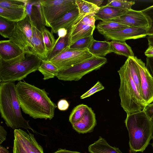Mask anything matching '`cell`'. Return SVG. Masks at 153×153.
Returning a JSON list of instances; mask_svg holds the SVG:
<instances>
[{
  "instance_id": "12",
  "label": "cell",
  "mask_w": 153,
  "mask_h": 153,
  "mask_svg": "<svg viewBox=\"0 0 153 153\" xmlns=\"http://www.w3.org/2000/svg\"><path fill=\"white\" fill-rule=\"evenodd\" d=\"M137 62L140 77L141 96L147 105L153 102V78L145 63L137 58Z\"/></svg>"
},
{
  "instance_id": "4",
  "label": "cell",
  "mask_w": 153,
  "mask_h": 153,
  "mask_svg": "<svg viewBox=\"0 0 153 153\" xmlns=\"http://www.w3.org/2000/svg\"><path fill=\"white\" fill-rule=\"evenodd\" d=\"M42 61L31 52H24L8 61L0 59V82L21 81L29 74L38 70Z\"/></svg>"
},
{
  "instance_id": "7",
  "label": "cell",
  "mask_w": 153,
  "mask_h": 153,
  "mask_svg": "<svg viewBox=\"0 0 153 153\" xmlns=\"http://www.w3.org/2000/svg\"><path fill=\"white\" fill-rule=\"evenodd\" d=\"M45 26L50 25L65 13L77 7L76 0H39Z\"/></svg>"
},
{
  "instance_id": "37",
  "label": "cell",
  "mask_w": 153,
  "mask_h": 153,
  "mask_svg": "<svg viewBox=\"0 0 153 153\" xmlns=\"http://www.w3.org/2000/svg\"><path fill=\"white\" fill-rule=\"evenodd\" d=\"M104 89V87L102 84L98 81L96 83L91 89L82 95L80 97V99H84L89 97L95 93L102 90Z\"/></svg>"
},
{
  "instance_id": "29",
  "label": "cell",
  "mask_w": 153,
  "mask_h": 153,
  "mask_svg": "<svg viewBox=\"0 0 153 153\" xmlns=\"http://www.w3.org/2000/svg\"><path fill=\"white\" fill-rule=\"evenodd\" d=\"M15 22L0 16V34L5 38L11 36L15 27Z\"/></svg>"
},
{
  "instance_id": "23",
  "label": "cell",
  "mask_w": 153,
  "mask_h": 153,
  "mask_svg": "<svg viewBox=\"0 0 153 153\" xmlns=\"http://www.w3.org/2000/svg\"><path fill=\"white\" fill-rule=\"evenodd\" d=\"M110 43L111 53L127 58L134 56L131 48L125 42L112 40Z\"/></svg>"
},
{
  "instance_id": "41",
  "label": "cell",
  "mask_w": 153,
  "mask_h": 153,
  "mask_svg": "<svg viewBox=\"0 0 153 153\" xmlns=\"http://www.w3.org/2000/svg\"><path fill=\"white\" fill-rule=\"evenodd\" d=\"M146 66L153 78V57H147Z\"/></svg>"
},
{
  "instance_id": "48",
  "label": "cell",
  "mask_w": 153,
  "mask_h": 153,
  "mask_svg": "<svg viewBox=\"0 0 153 153\" xmlns=\"http://www.w3.org/2000/svg\"><path fill=\"white\" fill-rule=\"evenodd\" d=\"M148 42V45H153V35L146 37Z\"/></svg>"
},
{
  "instance_id": "19",
  "label": "cell",
  "mask_w": 153,
  "mask_h": 153,
  "mask_svg": "<svg viewBox=\"0 0 153 153\" xmlns=\"http://www.w3.org/2000/svg\"><path fill=\"white\" fill-rule=\"evenodd\" d=\"M129 10L122 9L106 5L100 7L95 14L96 20L107 21L120 16Z\"/></svg>"
},
{
  "instance_id": "22",
  "label": "cell",
  "mask_w": 153,
  "mask_h": 153,
  "mask_svg": "<svg viewBox=\"0 0 153 153\" xmlns=\"http://www.w3.org/2000/svg\"><path fill=\"white\" fill-rule=\"evenodd\" d=\"M89 52L94 56L104 57L111 53L110 42L98 41L94 39L88 48Z\"/></svg>"
},
{
  "instance_id": "51",
  "label": "cell",
  "mask_w": 153,
  "mask_h": 153,
  "mask_svg": "<svg viewBox=\"0 0 153 153\" xmlns=\"http://www.w3.org/2000/svg\"><path fill=\"white\" fill-rule=\"evenodd\" d=\"M151 120H152L153 121V117L152 118V119H151Z\"/></svg>"
},
{
  "instance_id": "21",
  "label": "cell",
  "mask_w": 153,
  "mask_h": 153,
  "mask_svg": "<svg viewBox=\"0 0 153 153\" xmlns=\"http://www.w3.org/2000/svg\"><path fill=\"white\" fill-rule=\"evenodd\" d=\"M27 16L26 7L6 8L0 7V16L11 21L18 22L25 19Z\"/></svg>"
},
{
  "instance_id": "45",
  "label": "cell",
  "mask_w": 153,
  "mask_h": 153,
  "mask_svg": "<svg viewBox=\"0 0 153 153\" xmlns=\"http://www.w3.org/2000/svg\"><path fill=\"white\" fill-rule=\"evenodd\" d=\"M68 30L65 28L59 29L58 31L59 37L62 38L65 37L68 34Z\"/></svg>"
},
{
  "instance_id": "35",
  "label": "cell",
  "mask_w": 153,
  "mask_h": 153,
  "mask_svg": "<svg viewBox=\"0 0 153 153\" xmlns=\"http://www.w3.org/2000/svg\"><path fill=\"white\" fill-rule=\"evenodd\" d=\"M27 130L28 133L25 131V134L34 153H44L42 147L37 142L34 135L30 133L27 129Z\"/></svg>"
},
{
  "instance_id": "3",
  "label": "cell",
  "mask_w": 153,
  "mask_h": 153,
  "mask_svg": "<svg viewBox=\"0 0 153 153\" xmlns=\"http://www.w3.org/2000/svg\"><path fill=\"white\" fill-rule=\"evenodd\" d=\"M125 123L128 132L130 153L143 152L153 137V121L143 110L127 115Z\"/></svg>"
},
{
  "instance_id": "28",
  "label": "cell",
  "mask_w": 153,
  "mask_h": 153,
  "mask_svg": "<svg viewBox=\"0 0 153 153\" xmlns=\"http://www.w3.org/2000/svg\"><path fill=\"white\" fill-rule=\"evenodd\" d=\"M76 3L78 9L79 15L96 13L100 7L87 1L76 0Z\"/></svg>"
},
{
  "instance_id": "43",
  "label": "cell",
  "mask_w": 153,
  "mask_h": 153,
  "mask_svg": "<svg viewBox=\"0 0 153 153\" xmlns=\"http://www.w3.org/2000/svg\"><path fill=\"white\" fill-rule=\"evenodd\" d=\"M7 132L3 127L0 126V144L6 139Z\"/></svg>"
},
{
  "instance_id": "50",
  "label": "cell",
  "mask_w": 153,
  "mask_h": 153,
  "mask_svg": "<svg viewBox=\"0 0 153 153\" xmlns=\"http://www.w3.org/2000/svg\"><path fill=\"white\" fill-rule=\"evenodd\" d=\"M152 140H153V142H152V148H153V137H152Z\"/></svg>"
},
{
  "instance_id": "8",
  "label": "cell",
  "mask_w": 153,
  "mask_h": 153,
  "mask_svg": "<svg viewBox=\"0 0 153 153\" xmlns=\"http://www.w3.org/2000/svg\"><path fill=\"white\" fill-rule=\"evenodd\" d=\"M94 56L88 49L72 50L68 48L48 61L55 65L59 71L72 67Z\"/></svg>"
},
{
  "instance_id": "31",
  "label": "cell",
  "mask_w": 153,
  "mask_h": 153,
  "mask_svg": "<svg viewBox=\"0 0 153 153\" xmlns=\"http://www.w3.org/2000/svg\"><path fill=\"white\" fill-rule=\"evenodd\" d=\"M42 33L44 42L49 54L54 48L56 40L55 39L53 34L45 27L42 30Z\"/></svg>"
},
{
  "instance_id": "38",
  "label": "cell",
  "mask_w": 153,
  "mask_h": 153,
  "mask_svg": "<svg viewBox=\"0 0 153 153\" xmlns=\"http://www.w3.org/2000/svg\"><path fill=\"white\" fill-rule=\"evenodd\" d=\"M142 10L148 15L152 20V25L151 28L148 30L147 36H152L153 35V5Z\"/></svg>"
},
{
  "instance_id": "42",
  "label": "cell",
  "mask_w": 153,
  "mask_h": 153,
  "mask_svg": "<svg viewBox=\"0 0 153 153\" xmlns=\"http://www.w3.org/2000/svg\"><path fill=\"white\" fill-rule=\"evenodd\" d=\"M143 110L149 118L151 119L153 117V103L147 105Z\"/></svg>"
},
{
  "instance_id": "20",
  "label": "cell",
  "mask_w": 153,
  "mask_h": 153,
  "mask_svg": "<svg viewBox=\"0 0 153 153\" xmlns=\"http://www.w3.org/2000/svg\"><path fill=\"white\" fill-rule=\"evenodd\" d=\"M88 151L91 153H122L118 148L110 145L100 136L88 146Z\"/></svg>"
},
{
  "instance_id": "1",
  "label": "cell",
  "mask_w": 153,
  "mask_h": 153,
  "mask_svg": "<svg viewBox=\"0 0 153 153\" xmlns=\"http://www.w3.org/2000/svg\"><path fill=\"white\" fill-rule=\"evenodd\" d=\"M17 95L23 112L34 119H52L56 106L45 89L25 81L16 85Z\"/></svg>"
},
{
  "instance_id": "6",
  "label": "cell",
  "mask_w": 153,
  "mask_h": 153,
  "mask_svg": "<svg viewBox=\"0 0 153 153\" xmlns=\"http://www.w3.org/2000/svg\"><path fill=\"white\" fill-rule=\"evenodd\" d=\"M107 62L104 57L94 56L67 69L59 71L56 77L65 81H77L84 75L99 69Z\"/></svg>"
},
{
  "instance_id": "30",
  "label": "cell",
  "mask_w": 153,
  "mask_h": 153,
  "mask_svg": "<svg viewBox=\"0 0 153 153\" xmlns=\"http://www.w3.org/2000/svg\"><path fill=\"white\" fill-rule=\"evenodd\" d=\"M88 106L81 104L74 107L69 117V121L72 125L79 121L83 117Z\"/></svg>"
},
{
  "instance_id": "17",
  "label": "cell",
  "mask_w": 153,
  "mask_h": 153,
  "mask_svg": "<svg viewBox=\"0 0 153 153\" xmlns=\"http://www.w3.org/2000/svg\"><path fill=\"white\" fill-rule=\"evenodd\" d=\"M79 14L77 7L68 12L59 19L51 24V32L56 33L61 28L69 30L77 19Z\"/></svg>"
},
{
  "instance_id": "5",
  "label": "cell",
  "mask_w": 153,
  "mask_h": 153,
  "mask_svg": "<svg viewBox=\"0 0 153 153\" xmlns=\"http://www.w3.org/2000/svg\"><path fill=\"white\" fill-rule=\"evenodd\" d=\"M118 72L120 79L119 92L120 104L127 115L143 110L146 105L132 78L126 61Z\"/></svg>"
},
{
  "instance_id": "39",
  "label": "cell",
  "mask_w": 153,
  "mask_h": 153,
  "mask_svg": "<svg viewBox=\"0 0 153 153\" xmlns=\"http://www.w3.org/2000/svg\"><path fill=\"white\" fill-rule=\"evenodd\" d=\"M13 153H27L18 140L14 137Z\"/></svg>"
},
{
  "instance_id": "44",
  "label": "cell",
  "mask_w": 153,
  "mask_h": 153,
  "mask_svg": "<svg viewBox=\"0 0 153 153\" xmlns=\"http://www.w3.org/2000/svg\"><path fill=\"white\" fill-rule=\"evenodd\" d=\"M145 54L147 57H153V45H149L148 48L145 52Z\"/></svg>"
},
{
  "instance_id": "9",
  "label": "cell",
  "mask_w": 153,
  "mask_h": 153,
  "mask_svg": "<svg viewBox=\"0 0 153 153\" xmlns=\"http://www.w3.org/2000/svg\"><path fill=\"white\" fill-rule=\"evenodd\" d=\"M32 25L27 15L22 20L15 22V27L9 40L18 45L24 52L30 51L32 38Z\"/></svg>"
},
{
  "instance_id": "11",
  "label": "cell",
  "mask_w": 153,
  "mask_h": 153,
  "mask_svg": "<svg viewBox=\"0 0 153 153\" xmlns=\"http://www.w3.org/2000/svg\"><path fill=\"white\" fill-rule=\"evenodd\" d=\"M148 30L142 28L129 27H128L106 32L103 33L107 40L125 42L127 40L137 39L147 36Z\"/></svg>"
},
{
  "instance_id": "36",
  "label": "cell",
  "mask_w": 153,
  "mask_h": 153,
  "mask_svg": "<svg viewBox=\"0 0 153 153\" xmlns=\"http://www.w3.org/2000/svg\"><path fill=\"white\" fill-rule=\"evenodd\" d=\"M91 13L79 15L78 18L80 21L83 24L95 27V22L96 20L95 14Z\"/></svg>"
},
{
  "instance_id": "46",
  "label": "cell",
  "mask_w": 153,
  "mask_h": 153,
  "mask_svg": "<svg viewBox=\"0 0 153 153\" xmlns=\"http://www.w3.org/2000/svg\"><path fill=\"white\" fill-rule=\"evenodd\" d=\"M53 153H82L76 151H73L65 149H59Z\"/></svg>"
},
{
  "instance_id": "32",
  "label": "cell",
  "mask_w": 153,
  "mask_h": 153,
  "mask_svg": "<svg viewBox=\"0 0 153 153\" xmlns=\"http://www.w3.org/2000/svg\"><path fill=\"white\" fill-rule=\"evenodd\" d=\"M94 39L93 35L81 39L71 45L69 49L72 50L88 49Z\"/></svg>"
},
{
  "instance_id": "24",
  "label": "cell",
  "mask_w": 153,
  "mask_h": 153,
  "mask_svg": "<svg viewBox=\"0 0 153 153\" xmlns=\"http://www.w3.org/2000/svg\"><path fill=\"white\" fill-rule=\"evenodd\" d=\"M137 58L135 56L129 57L126 61L128 64L132 78L141 95L140 77Z\"/></svg>"
},
{
  "instance_id": "40",
  "label": "cell",
  "mask_w": 153,
  "mask_h": 153,
  "mask_svg": "<svg viewBox=\"0 0 153 153\" xmlns=\"http://www.w3.org/2000/svg\"><path fill=\"white\" fill-rule=\"evenodd\" d=\"M69 103L65 99H62L60 100L57 103V107L60 111L67 110L69 107Z\"/></svg>"
},
{
  "instance_id": "47",
  "label": "cell",
  "mask_w": 153,
  "mask_h": 153,
  "mask_svg": "<svg viewBox=\"0 0 153 153\" xmlns=\"http://www.w3.org/2000/svg\"><path fill=\"white\" fill-rule=\"evenodd\" d=\"M88 1L91 2L98 7L103 3L104 1L103 0H87Z\"/></svg>"
},
{
  "instance_id": "2",
  "label": "cell",
  "mask_w": 153,
  "mask_h": 153,
  "mask_svg": "<svg viewBox=\"0 0 153 153\" xmlns=\"http://www.w3.org/2000/svg\"><path fill=\"white\" fill-rule=\"evenodd\" d=\"M21 106L16 94L14 82H1L0 83V112L1 117L7 126L15 129L22 128L39 133L29 125V120L23 117Z\"/></svg>"
},
{
  "instance_id": "16",
  "label": "cell",
  "mask_w": 153,
  "mask_h": 153,
  "mask_svg": "<svg viewBox=\"0 0 153 153\" xmlns=\"http://www.w3.org/2000/svg\"><path fill=\"white\" fill-rule=\"evenodd\" d=\"M32 33L30 51L42 60H47L48 53L44 42L42 33L33 25Z\"/></svg>"
},
{
  "instance_id": "15",
  "label": "cell",
  "mask_w": 153,
  "mask_h": 153,
  "mask_svg": "<svg viewBox=\"0 0 153 153\" xmlns=\"http://www.w3.org/2000/svg\"><path fill=\"white\" fill-rule=\"evenodd\" d=\"M96 125L95 114L92 108L88 107L82 118L72 125L77 132L84 134L92 132Z\"/></svg>"
},
{
  "instance_id": "26",
  "label": "cell",
  "mask_w": 153,
  "mask_h": 153,
  "mask_svg": "<svg viewBox=\"0 0 153 153\" xmlns=\"http://www.w3.org/2000/svg\"><path fill=\"white\" fill-rule=\"evenodd\" d=\"M69 36L68 32L67 35L64 37L60 38L58 37L56 39L54 47L52 51L49 53L47 60H49L66 49L69 48Z\"/></svg>"
},
{
  "instance_id": "18",
  "label": "cell",
  "mask_w": 153,
  "mask_h": 153,
  "mask_svg": "<svg viewBox=\"0 0 153 153\" xmlns=\"http://www.w3.org/2000/svg\"><path fill=\"white\" fill-rule=\"evenodd\" d=\"M24 52L18 45L9 40L0 41V59L4 61L11 60Z\"/></svg>"
},
{
  "instance_id": "25",
  "label": "cell",
  "mask_w": 153,
  "mask_h": 153,
  "mask_svg": "<svg viewBox=\"0 0 153 153\" xmlns=\"http://www.w3.org/2000/svg\"><path fill=\"white\" fill-rule=\"evenodd\" d=\"M38 71L43 75L44 80L56 77L59 71L55 65L47 60H42Z\"/></svg>"
},
{
  "instance_id": "49",
  "label": "cell",
  "mask_w": 153,
  "mask_h": 153,
  "mask_svg": "<svg viewBox=\"0 0 153 153\" xmlns=\"http://www.w3.org/2000/svg\"><path fill=\"white\" fill-rule=\"evenodd\" d=\"M9 151L4 147L0 146V153H9Z\"/></svg>"
},
{
  "instance_id": "14",
  "label": "cell",
  "mask_w": 153,
  "mask_h": 153,
  "mask_svg": "<svg viewBox=\"0 0 153 153\" xmlns=\"http://www.w3.org/2000/svg\"><path fill=\"white\" fill-rule=\"evenodd\" d=\"M95 28L83 24L80 21L78 17L68 30L69 47L81 39L92 35Z\"/></svg>"
},
{
  "instance_id": "34",
  "label": "cell",
  "mask_w": 153,
  "mask_h": 153,
  "mask_svg": "<svg viewBox=\"0 0 153 153\" xmlns=\"http://www.w3.org/2000/svg\"><path fill=\"white\" fill-rule=\"evenodd\" d=\"M135 4L134 1L122 0H108L106 5L122 9L130 10Z\"/></svg>"
},
{
  "instance_id": "33",
  "label": "cell",
  "mask_w": 153,
  "mask_h": 153,
  "mask_svg": "<svg viewBox=\"0 0 153 153\" xmlns=\"http://www.w3.org/2000/svg\"><path fill=\"white\" fill-rule=\"evenodd\" d=\"M28 0H0V7L6 8L25 7Z\"/></svg>"
},
{
  "instance_id": "27",
  "label": "cell",
  "mask_w": 153,
  "mask_h": 153,
  "mask_svg": "<svg viewBox=\"0 0 153 153\" xmlns=\"http://www.w3.org/2000/svg\"><path fill=\"white\" fill-rule=\"evenodd\" d=\"M129 27L126 25L116 22L102 21L96 26V28L101 34L110 31L123 29Z\"/></svg>"
},
{
  "instance_id": "10",
  "label": "cell",
  "mask_w": 153,
  "mask_h": 153,
  "mask_svg": "<svg viewBox=\"0 0 153 153\" xmlns=\"http://www.w3.org/2000/svg\"><path fill=\"white\" fill-rule=\"evenodd\" d=\"M107 21L116 22L129 27H140L148 30L152 25V20L148 15L142 10L132 9L120 16Z\"/></svg>"
},
{
  "instance_id": "13",
  "label": "cell",
  "mask_w": 153,
  "mask_h": 153,
  "mask_svg": "<svg viewBox=\"0 0 153 153\" xmlns=\"http://www.w3.org/2000/svg\"><path fill=\"white\" fill-rule=\"evenodd\" d=\"M26 10L32 25L42 32L45 24L39 0H28Z\"/></svg>"
}]
</instances>
